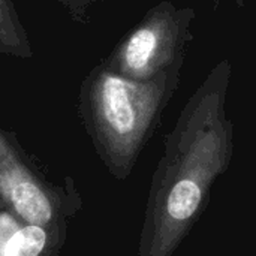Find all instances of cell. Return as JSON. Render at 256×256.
<instances>
[{"label": "cell", "mask_w": 256, "mask_h": 256, "mask_svg": "<svg viewBox=\"0 0 256 256\" xmlns=\"http://www.w3.org/2000/svg\"><path fill=\"white\" fill-rule=\"evenodd\" d=\"M0 196L6 207L27 225L48 228L56 206L33 171L24 164L8 134L0 128Z\"/></svg>", "instance_id": "277c9868"}, {"label": "cell", "mask_w": 256, "mask_h": 256, "mask_svg": "<svg viewBox=\"0 0 256 256\" xmlns=\"http://www.w3.org/2000/svg\"><path fill=\"white\" fill-rule=\"evenodd\" d=\"M2 206H6V204L3 202V200H2V196H0V207H2Z\"/></svg>", "instance_id": "52a82bcc"}, {"label": "cell", "mask_w": 256, "mask_h": 256, "mask_svg": "<svg viewBox=\"0 0 256 256\" xmlns=\"http://www.w3.org/2000/svg\"><path fill=\"white\" fill-rule=\"evenodd\" d=\"M0 54L30 58L33 50L12 0H0Z\"/></svg>", "instance_id": "5b68a950"}, {"label": "cell", "mask_w": 256, "mask_h": 256, "mask_svg": "<svg viewBox=\"0 0 256 256\" xmlns=\"http://www.w3.org/2000/svg\"><path fill=\"white\" fill-rule=\"evenodd\" d=\"M183 63L148 81L122 76L105 64L86 82L87 120L98 152L111 174L129 177L178 78Z\"/></svg>", "instance_id": "7a4b0ae2"}, {"label": "cell", "mask_w": 256, "mask_h": 256, "mask_svg": "<svg viewBox=\"0 0 256 256\" xmlns=\"http://www.w3.org/2000/svg\"><path fill=\"white\" fill-rule=\"evenodd\" d=\"M231 64L220 62L183 106L152 178L138 256H172L208 207L214 182L228 170L232 123L225 100Z\"/></svg>", "instance_id": "6da1fadb"}, {"label": "cell", "mask_w": 256, "mask_h": 256, "mask_svg": "<svg viewBox=\"0 0 256 256\" xmlns=\"http://www.w3.org/2000/svg\"><path fill=\"white\" fill-rule=\"evenodd\" d=\"M192 9H177L170 2L154 6L120 42L105 66L135 81H148L184 60Z\"/></svg>", "instance_id": "3957f363"}, {"label": "cell", "mask_w": 256, "mask_h": 256, "mask_svg": "<svg viewBox=\"0 0 256 256\" xmlns=\"http://www.w3.org/2000/svg\"><path fill=\"white\" fill-rule=\"evenodd\" d=\"M60 4H63L72 15L75 16H82L86 10L96 2L99 0H57Z\"/></svg>", "instance_id": "8992f818"}]
</instances>
